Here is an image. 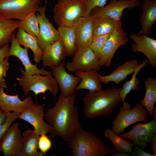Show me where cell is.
Returning a JSON list of instances; mask_svg holds the SVG:
<instances>
[{
    "label": "cell",
    "mask_w": 156,
    "mask_h": 156,
    "mask_svg": "<svg viewBox=\"0 0 156 156\" xmlns=\"http://www.w3.org/2000/svg\"><path fill=\"white\" fill-rule=\"evenodd\" d=\"M58 0V1H59V0Z\"/></svg>",
    "instance_id": "7dc6e473"
},
{
    "label": "cell",
    "mask_w": 156,
    "mask_h": 156,
    "mask_svg": "<svg viewBox=\"0 0 156 156\" xmlns=\"http://www.w3.org/2000/svg\"><path fill=\"white\" fill-rule=\"evenodd\" d=\"M130 153H122V152H117L116 153H115L113 155V156H129L130 155L129 154Z\"/></svg>",
    "instance_id": "b9f144b4"
},
{
    "label": "cell",
    "mask_w": 156,
    "mask_h": 156,
    "mask_svg": "<svg viewBox=\"0 0 156 156\" xmlns=\"http://www.w3.org/2000/svg\"><path fill=\"white\" fill-rule=\"evenodd\" d=\"M40 0H0V15L9 19L20 21L29 13L38 12Z\"/></svg>",
    "instance_id": "8992f818"
},
{
    "label": "cell",
    "mask_w": 156,
    "mask_h": 156,
    "mask_svg": "<svg viewBox=\"0 0 156 156\" xmlns=\"http://www.w3.org/2000/svg\"><path fill=\"white\" fill-rule=\"evenodd\" d=\"M11 44L7 56H15L21 61L25 67V73L29 75L40 74L47 75L52 74L51 71L38 68L37 64H33L31 62L28 55L29 49L21 47L17 42L14 33L11 40Z\"/></svg>",
    "instance_id": "2e32d148"
},
{
    "label": "cell",
    "mask_w": 156,
    "mask_h": 156,
    "mask_svg": "<svg viewBox=\"0 0 156 156\" xmlns=\"http://www.w3.org/2000/svg\"><path fill=\"white\" fill-rule=\"evenodd\" d=\"M104 135L106 138L109 139L114 145L116 151L117 152L131 153L133 142L128 141L115 133L112 129H107L104 131Z\"/></svg>",
    "instance_id": "4dcf8cb0"
},
{
    "label": "cell",
    "mask_w": 156,
    "mask_h": 156,
    "mask_svg": "<svg viewBox=\"0 0 156 156\" xmlns=\"http://www.w3.org/2000/svg\"><path fill=\"white\" fill-rule=\"evenodd\" d=\"M23 136L18 123L10 126L0 140V152L5 156H19Z\"/></svg>",
    "instance_id": "7c38bea8"
},
{
    "label": "cell",
    "mask_w": 156,
    "mask_h": 156,
    "mask_svg": "<svg viewBox=\"0 0 156 156\" xmlns=\"http://www.w3.org/2000/svg\"><path fill=\"white\" fill-rule=\"evenodd\" d=\"M151 149L153 154L156 155V134L153 137L151 142Z\"/></svg>",
    "instance_id": "ab89813d"
},
{
    "label": "cell",
    "mask_w": 156,
    "mask_h": 156,
    "mask_svg": "<svg viewBox=\"0 0 156 156\" xmlns=\"http://www.w3.org/2000/svg\"><path fill=\"white\" fill-rule=\"evenodd\" d=\"M7 114L1 111L0 113V125L3 123L6 118Z\"/></svg>",
    "instance_id": "60d3db41"
},
{
    "label": "cell",
    "mask_w": 156,
    "mask_h": 156,
    "mask_svg": "<svg viewBox=\"0 0 156 156\" xmlns=\"http://www.w3.org/2000/svg\"><path fill=\"white\" fill-rule=\"evenodd\" d=\"M73 55L72 61L65 65L70 72L98 71L102 66L98 57L89 47L77 51Z\"/></svg>",
    "instance_id": "ba28073f"
},
{
    "label": "cell",
    "mask_w": 156,
    "mask_h": 156,
    "mask_svg": "<svg viewBox=\"0 0 156 156\" xmlns=\"http://www.w3.org/2000/svg\"><path fill=\"white\" fill-rule=\"evenodd\" d=\"M76 94L66 96L60 93L54 106L46 110L44 116L52 126L51 138L58 136L68 142L81 126L74 104Z\"/></svg>",
    "instance_id": "6da1fadb"
},
{
    "label": "cell",
    "mask_w": 156,
    "mask_h": 156,
    "mask_svg": "<svg viewBox=\"0 0 156 156\" xmlns=\"http://www.w3.org/2000/svg\"><path fill=\"white\" fill-rule=\"evenodd\" d=\"M17 29L15 36L18 43L30 49L33 52L34 61L37 63H40L43 52L38 45L37 37L28 34L20 27Z\"/></svg>",
    "instance_id": "d4e9b609"
},
{
    "label": "cell",
    "mask_w": 156,
    "mask_h": 156,
    "mask_svg": "<svg viewBox=\"0 0 156 156\" xmlns=\"http://www.w3.org/2000/svg\"><path fill=\"white\" fill-rule=\"evenodd\" d=\"M139 64L138 61L132 59L125 62L115 68L110 74L105 76L101 75L99 80L101 83L107 84L110 81L114 82L118 85L125 80L127 76L133 74Z\"/></svg>",
    "instance_id": "ffe728a7"
},
{
    "label": "cell",
    "mask_w": 156,
    "mask_h": 156,
    "mask_svg": "<svg viewBox=\"0 0 156 156\" xmlns=\"http://www.w3.org/2000/svg\"><path fill=\"white\" fill-rule=\"evenodd\" d=\"M141 6L142 13L139 23L142 27L137 34L148 36L151 34L153 25L156 21V0H144Z\"/></svg>",
    "instance_id": "44dd1931"
},
{
    "label": "cell",
    "mask_w": 156,
    "mask_h": 156,
    "mask_svg": "<svg viewBox=\"0 0 156 156\" xmlns=\"http://www.w3.org/2000/svg\"><path fill=\"white\" fill-rule=\"evenodd\" d=\"M66 56L64 47L59 39L48 46L43 52L42 61L43 67L56 66Z\"/></svg>",
    "instance_id": "7402d4cb"
},
{
    "label": "cell",
    "mask_w": 156,
    "mask_h": 156,
    "mask_svg": "<svg viewBox=\"0 0 156 156\" xmlns=\"http://www.w3.org/2000/svg\"><path fill=\"white\" fill-rule=\"evenodd\" d=\"M65 64L63 61L58 65L50 68L52 75L58 84L61 93L67 96L75 93V88L80 82L81 78L68 73L64 68Z\"/></svg>",
    "instance_id": "5bb4252c"
},
{
    "label": "cell",
    "mask_w": 156,
    "mask_h": 156,
    "mask_svg": "<svg viewBox=\"0 0 156 156\" xmlns=\"http://www.w3.org/2000/svg\"><path fill=\"white\" fill-rule=\"evenodd\" d=\"M140 0H111L108 5L94 8L90 14L121 20L123 10L141 6Z\"/></svg>",
    "instance_id": "9a60e30c"
},
{
    "label": "cell",
    "mask_w": 156,
    "mask_h": 156,
    "mask_svg": "<svg viewBox=\"0 0 156 156\" xmlns=\"http://www.w3.org/2000/svg\"><path fill=\"white\" fill-rule=\"evenodd\" d=\"M148 114L147 111L139 103H137L132 109L121 108L112 122V130L119 135L132 124L140 121L148 122Z\"/></svg>",
    "instance_id": "52a82bcc"
},
{
    "label": "cell",
    "mask_w": 156,
    "mask_h": 156,
    "mask_svg": "<svg viewBox=\"0 0 156 156\" xmlns=\"http://www.w3.org/2000/svg\"><path fill=\"white\" fill-rule=\"evenodd\" d=\"M134 42L131 48L134 53L140 52L144 54L148 58L150 65L156 67V40L144 35L135 34L130 35Z\"/></svg>",
    "instance_id": "e0dca14e"
},
{
    "label": "cell",
    "mask_w": 156,
    "mask_h": 156,
    "mask_svg": "<svg viewBox=\"0 0 156 156\" xmlns=\"http://www.w3.org/2000/svg\"><path fill=\"white\" fill-rule=\"evenodd\" d=\"M22 149L19 156H43L44 154L38 150L40 135L34 130L28 129L22 133Z\"/></svg>",
    "instance_id": "484cf974"
},
{
    "label": "cell",
    "mask_w": 156,
    "mask_h": 156,
    "mask_svg": "<svg viewBox=\"0 0 156 156\" xmlns=\"http://www.w3.org/2000/svg\"><path fill=\"white\" fill-rule=\"evenodd\" d=\"M156 133V121L153 119L145 123H137L133 126L129 131L120 133L119 136L124 139L130 140L134 145L144 149L147 144L151 142Z\"/></svg>",
    "instance_id": "30bf717a"
},
{
    "label": "cell",
    "mask_w": 156,
    "mask_h": 156,
    "mask_svg": "<svg viewBox=\"0 0 156 156\" xmlns=\"http://www.w3.org/2000/svg\"><path fill=\"white\" fill-rule=\"evenodd\" d=\"M4 89L0 88V108L6 114L12 111L20 113L33 104L34 101L31 97L27 96L23 101L18 97V94L9 95L5 93Z\"/></svg>",
    "instance_id": "d6986e66"
},
{
    "label": "cell",
    "mask_w": 156,
    "mask_h": 156,
    "mask_svg": "<svg viewBox=\"0 0 156 156\" xmlns=\"http://www.w3.org/2000/svg\"><path fill=\"white\" fill-rule=\"evenodd\" d=\"M52 146L51 140L45 134L40 135L38 143V148L44 155H46L47 153Z\"/></svg>",
    "instance_id": "e575fe53"
},
{
    "label": "cell",
    "mask_w": 156,
    "mask_h": 156,
    "mask_svg": "<svg viewBox=\"0 0 156 156\" xmlns=\"http://www.w3.org/2000/svg\"><path fill=\"white\" fill-rule=\"evenodd\" d=\"M10 46L8 44L0 49V61L4 60L7 57Z\"/></svg>",
    "instance_id": "f35d334b"
},
{
    "label": "cell",
    "mask_w": 156,
    "mask_h": 156,
    "mask_svg": "<svg viewBox=\"0 0 156 156\" xmlns=\"http://www.w3.org/2000/svg\"><path fill=\"white\" fill-rule=\"evenodd\" d=\"M58 1L53 9L54 21L58 27H73L88 16L84 0Z\"/></svg>",
    "instance_id": "277c9868"
},
{
    "label": "cell",
    "mask_w": 156,
    "mask_h": 156,
    "mask_svg": "<svg viewBox=\"0 0 156 156\" xmlns=\"http://www.w3.org/2000/svg\"><path fill=\"white\" fill-rule=\"evenodd\" d=\"M153 119L156 120V107H154L152 112V116Z\"/></svg>",
    "instance_id": "7bdbcfd3"
},
{
    "label": "cell",
    "mask_w": 156,
    "mask_h": 156,
    "mask_svg": "<svg viewBox=\"0 0 156 156\" xmlns=\"http://www.w3.org/2000/svg\"><path fill=\"white\" fill-rule=\"evenodd\" d=\"M8 57H6L4 60L0 61V88H6L7 85L5 81L7 71L9 68L10 63Z\"/></svg>",
    "instance_id": "d590c367"
},
{
    "label": "cell",
    "mask_w": 156,
    "mask_h": 156,
    "mask_svg": "<svg viewBox=\"0 0 156 156\" xmlns=\"http://www.w3.org/2000/svg\"><path fill=\"white\" fill-rule=\"evenodd\" d=\"M108 0H84L87 6L86 14H90L92 10L97 7H103L105 6Z\"/></svg>",
    "instance_id": "8d00e7d4"
},
{
    "label": "cell",
    "mask_w": 156,
    "mask_h": 156,
    "mask_svg": "<svg viewBox=\"0 0 156 156\" xmlns=\"http://www.w3.org/2000/svg\"><path fill=\"white\" fill-rule=\"evenodd\" d=\"M44 109L42 105L33 103L21 112L18 118L31 124L34 128V130L39 135L50 133L52 126L45 122L43 120L45 115Z\"/></svg>",
    "instance_id": "8fae6325"
},
{
    "label": "cell",
    "mask_w": 156,
    "mask_h": 156,
    "mask_svg": "<svg viewBox=\"0 0 156 156\" xmlns=\"http://www.w3.org/2000/svg\"><path fill=\"white\" fill-rule=\"evenodd\" d=\"M47 2L44 7L40 5L36 13L39 33L37 38L38 45L42 52L55 42L60 39L57 29H55L45 15Z\"/></svg>",
    "instance_id": "9c48e42d"
},
{
    "label": "cell",
    "mask_w": 156,
    "mask_h": 156,
    "mask_svg": "<svg viewBox=\"0 0 156 156\" xmlns=\"http://www.w3.org/2000/svg\"><path fill=\"white\" fill-rule=\"evenodd\" d=\"M36 12H31L23 19L19 21L18 27L22 28L28 34L37 37L39 33V28Z\"/></svg>",
    "instance_id": "1f68e13d"
},
{
    "label": "cell",
    "mask_w": 156,
    "mask_h": 156,
    "mask_svg": "<svg viewBox=\"0 0 156 156\" xmlns=\"http://www.w3.org/2000/svg\"><path fill=\"white\" fill-rule=\"evenodd\" d=\"M111 34L94 37L90 47L99 58L102 49Z\"/></svg>",
    "instance_id": "d6a6232c"
},
{
    "label": "cell",
    "mask_w": 156,
    "mask_h": 156,
    "mask_svg": "<svg viewBox=\"0 0 156 156\" xmlns=\"http://www.w3.org/2000/svg\"><path fill=\"white\" fill-rule=\"evenodd\" d=\"M19 21L0 15V49L8 44L14 31L19 27Z\"/></svg>",
    "instance_id": "f1b7e54d"
},
{
    "label": "cell",
    "mask_w": 156,
    "mask_h": 156,
    "mask_svg": "<svg viewBox=\"0 0 156 156\" xmlns=\"http://www.w3.org/2000/svg\"><path fill=\"white\" fill-rule=\"evenodd\" d=\"M147 1H151L152 0H147Z\"/></svg>",
    "instance_id": "f6af8a7d"
},
{
    "label": "cell",
    "mask_w": 156,
    "mask_h": 156,
    "mask_svg": "<svg viewBox=\"0 0 156 156\" xmlns=\"http://www.w3.org/2000/svg\"><path fill=\"white\" fill-rule=\"evenodd\" d=\"M133 151L131 153L132 156H156V155L149 153L140 148L138 146L134 145Z\"/></svg>",
    "instance_id": "74e56055"
},
{
    "label": "cell",
    "mask_w": 156,
    "mask_h": 156,
    "mask_svg": "<svg viewBox=\"0 0 156 156\" xmlns=\"http://www.w3.org/2000/svg\"><path fill=\"white\" fill-rule=\"evenodd\" d=\"M22 74L21 77H17V80L22 86L25 94L27 95L29 91H33L37 96L40 93L49 91L55 97L58 90V86L55 79L51 74L42 75L26 74L23 68H20Z\"/></svg>",
    "instance_id": "5b68a950"
},
{
    "label": "cell",
    "mask_w": 156,
    "mask_h": 156,
    "mask_svg": "<svg viewBox=\"0 0 156 156\" xmlns=\"http://www.w3.org/2000/svg\"><path fill=\"white\" fill-rule=\"evenodd\" d=\"M1 109L0 108V113H1Z\"/></svg>",
    "instance_id": "ee69618b"
},
{
    "label": "cell",
    "mask_w": 156,
    "mask_h": 156,
    "mask_svg": "<svg viewBox=\"0 0 156 156\" xmlns=\"http://www.w3.org/2000/svg\"><path fill=\"white\" fill-rule=\"evenodd\" d=\"M148 62V59L144 60L143 62L136 66L134 72L133 73L131 79L129 81H126L122 88L120 90L119 95L122 101L124 109H131V106L127 103L125 102V99L127 94L131 90H136L138 89V86L140 84L138 78L136 77L138 73L145 66Z\"/></svg>",
    "instance_id": "83f0119b"
},
{
    "label": "cell",
    "mask_w": 156,
    "mask_h": 156,
    "mask_svg": "<svg viewBox=\"0 0 156 156\" xmlns=\"http://www.w3.org/2000/svg\"><path fill=\"white\" fill-rule=\"evenodd\" d=\"M73 27L77 40V51L89 47L94 38V24L92 15L90 14Z\"/></svg>",
    "instance_id": "ac0fdd59"
},
{
    "label": "cell",
    "mask_w": 156,
    "mask_h": 156,
    "mask_svg": "<svg viewBox=\"0 0 156 156\" xmlns=\"http://www.w3.org/2000/svg\"><path fill=\"white\" fill-rule=\"evenodd\" d=\"M97 71L93 70L75 72V76L80 77L81 80L76 87L75 91L86 89L88 90L89 92H93L102 90L101 83L99 80L100 75Z\"/></svg>",
    "instance_id": "cb8c5ba5"
},
{
    "label": "cell",
    "mask_w": 156,
    "mask_h": 156,
    "mask_svg": "<svg viewBox=\"0 0 156 156\" xmlns=\"http://www.w3.org/2000/svg\"><path fill=\"white\" fill-rule=\"evenodd\" d=\"M121 89L114 87L87 93L83 99L85 116L92 119L111 115L121 101L119 95Z\"/></svg>",
    "instance_id": "7a4b0ae2"
},
{
    "label": "cell",
    "mask_w": 156,
    "mask_h": 156,
    "mask_svg": "<svg viewBox=\"0 0 156 156\" xmlns=\"http://www.w3.org/2000/svg\"><path fill=\"white\" fill-rule=\"evenodd\" d=\"M67 143L72 156H106L116 153L106 147L101 138L81 126Z\"/></svg>",
    "instance_id": "3957f363"
},
{
    "label": "cell",
    "mask_w": 156,
    "mask_h": 156,
    "mask_svg": "<svg viewBox=\"0 0 156 156\" xmlns=\"http://www.w3.org/2000/svg\"><path fill=\"white\" fill-rule=\"evenodd\" d=\"M128 41L127 33L122 28L112 33L104 44L99 57L102 66L109 67L117 50Z\"/></svg>",
    "instance_id": "4fadbf2b"
},
{
    "label": "cell",
    "mask_w": 156,
    "mask_h": 156,
    "mask_svg": "<svg viewBox=\"0 0 156 156\" xmlns=\"http://www.w3.org/2000/svg\"><path fill=\"white\" fill-rule=\"evenodd\" d=\"M91 15L93 21L94 37L111 34L122 28L120 20L107 16Z\"/></svg>",
    "instance_id": "603a6c76"
},
{
    "label": "cell",
    "mask_w": 156,
    "mask_h": 156,
    "mask_svg": "<svg viewBox=\"0 0 156 156\" xmlns=\"http://www.w3.org/2000/svg\"><path fill=\"white\" fill-rule=\"evenodd\" d=\"M20 114L14 112L7 114L5 120L0 125V140L10 127L12 122L18 118Z\"/></svg>",
    "instance_id": "836d02e7"
},
{
    "label": "cell",
    "mask_w": 156,
    "mask_h": 156,
    "mask_svg": "<svg viewBox=\"0 0 156 156\" xmlns=\"http://www.w3.org/2000/svg\"><path fill=\"white\" fill-rule=\"evenodd\" d=\"M115 0V1H116V0Z\"/></svg>",
    "instance_id": "bcb514c9"
},
{
    "label": "cell",
    "mask_w": 156,
    "mask_h": 156,
    "mask_svg": "<svg viewBox=\"0 0 156 156\" xmlns=\"http://www.w3.org/2000/svg\"><path fill=\"white\" fill-rule=\"evenodd\" d=\"M57 30L64 47L66 56L73 55L77 50V40L73 27H58Z\"/></svg>",
    "instance_id": "4316f807"
},
{
    "label": "cell",
    "mask_w": 156,
    "mask_h": 156,
    "mask_svg": "<svg viewBox=\"0 0 156 156\" xmlns=\"http://www.w3.org/2000/svg\"><path fill=\"white\" fill-rule=\"evenodd\" d=\"M146 90L144 96L140 105L144 107L148 114L152 116V112L156 102V79L148 77L144 81Z\"/></svg>",
    "instance_id": "f546056e"
}]
</instances>
